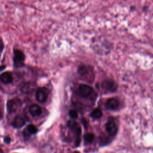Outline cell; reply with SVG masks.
<instances>
[{"mask_svg": "<svg viewBox=\"0 0 153 153\" xmlns=\"http://www.w3.org/2000/svg\"><path fill=\"white\" fill-rule=\"evenodd\" d=\"M78 75L83 78H91L93 79L94 74L93 69H91L89 66L85 65H81L79 66L78 69Z\"/></svg>", "mask_w": 153, "mask_h": 153, "instance_id": "1", "label": "cell"}, {"mask_svg": "<svg viewBox=\"0 0 153 153\" xmlns=\"http://www.w3.org/2000/svg\"><path fill=\"white\" fill-rule=\"evenodd\" d=\"M13 61L14 66L17 68H20L23 66V62L25 60V54L22 51L16 49L14 51Z\"/></svg>", "mask_w": 153, "mask_h": 153, "instance_id": "2", "label": "cell"}, {"mask_svg": "<svg viewBox=\"0 0 153 153\" xmlns=\"http://www.w3.org/2000/svg\"><path fill=\"white\" fill-rule=\"evenodd\" d=\"M78 93L83 97H89L93 93L94 90L91 87L87 84H80L78 87Z\"/></svg>", "mask_w": 153, "mask_h": 153, "instance_id": "3", "label": "cell"}, {"mask_svg": "<svg viewBox=\"0 0 153 153\" xmlns=\"http://www.w3.org/2000/svg\"><path fill=\"white\" fill-rule=\"evenodd\" d=\"M102 87L103 89L110 91L114 92L118 88L117 82L112 79H106L102 82Z\"/></svg>", "mask_w": 153, "mask_h": 153, "instance_id": "4", "label": "cell"}, {"mask_svg": "<svg viewBox=\"0 0 153 153\" xmlns=\"http://www.w3.org/2000/svg\"><path fill=\"white\" fill-rule=\"evenodd\" d=\"M21 101L19 99L15 98L10 100L7 103V110L9 113H13L15 112L17 109L20 106Z\"/></svg>", "mask_w": 153, "mask_h": 153, "instance_id": "5", "label": "cell"}, {"mask_svg": "<svg viewBox=\"0 0 153 153\" xmlns=\"http://www.w3.org/2000/svg\"><path fill=\"white\" fill-rule=\"evenodd\" d=\"M105 128L108 134L112 137L115 136L118 131L117 126L112 120H109L108 121V122L106 123Z\"/></svg>", "mask_w": 153, "mask_h": 153, "instance_id": "6", "label": "cell"}, {"mask_svg": "<svg viewBox=\"0 0 153 153\" xmlns=\"http://www.w3.org/2000/svg\"><path fill=\"white\" fill-rule=\"evenodd\" d=\"M120 105L119 100L116 97H111L108 99L106 102V108L110 110L117 109Z\"/></svg>", "mask_w": 153, "mask_h": 153, "instance_id": "7", "label": "cell"}, {"mask_svg": "<svg viewBox=\"0 0 153 153\" xmlns=\"http://www.w3.org/2000/svg\"><path fill=\"white\" fill-rule=\"evenodd\" d=\"M35 97L37 101L39 103H44L47 99L48 94L45 89L39 88L36 93Z\"/></svg>", "mask_w": 153, "mask_h": 153, "instance_id": "8", "label": "cell"}, {"mask_svg": "<svg viewBox=\"0 0 153 153\" xmlns=\"http://www.w3.org/2000/svg\"><path fill=\"white\" fill-rule=\"evenodd\" d=\"M13 78L11 72H5L0 75V80L4 84H10L13 81Z\"/></svg>", "mask_w": 153, "mask_h": 153, "instance_id": "9", "label": "cell"}, {"mask_svg": "<svg viewBox=\"0 0 153 153\" xmlns=\"http://www.w3.org/2000/svg\"><path fill=\"white\" fill-rule=\"evenodd\" d=\"M29 112L30 113V114L32 116H33V117L38 116L42 112L41 108L39 105H38L36 104H32V105H31L29 106Z\"/></svg>", "mask_w": 153, "mask_h": 153, "instance_id": "10", "label": "cell"}, {"mask_svg": "<svg viewBox=\"0 0 153 153\" xmlns=\"http://www.w3.org/2000/svg\"><path fill=\"white\" fill-rule=\"evenodd\" d=\"M25 124V120L22 117L17 116L16 117L14 122H13V126L16 128H21L23 127Z\"/></svg>", "mask_w": 153, "mask_h": 153, "instance_id": "11", "label": "cell"}, {"mask_svg": "<svg viewBox=\"0 0 153 153\" xmlns=\"http://www.w3.org/2000/svg\"><path fill=\"white\" fill-rule=\"evenodd\" d=\"M76 133V139H75V146H78L81 142V128L79 126L75 130Z\"/></svg>", "mask_w": 153, "mask_h": 153, "instance_id": "12", "label": "cell"}, {"mask_svg": "<svg viewBox=\"0 0 153 153\" xmlns=\"http://www.w3.org/2000/svg\"><path fill=\"white\" fill-rule=\"evenodd\" d=\"M84 140L85 144L90 143L94 140V134L93 133H87L84 136Z\"/></svg>", "mask_w": 153, "mask_h": 153, "instance_id": "13", "label": "cell"}, {"mask_svg": "<svg viewBox=\"0 0 153 153\" xmlns=\"http://www.w3.org/2000/svg\"><path fill=\"white\" fill-rule=\"evenodd\" d=\"M90 115L93 118H99L100 117H102V112L100 109L98 108H96L91 112Z\"/></svg>", "mask_w": 153, "mask_h": 153, "instance_id": "14", "label": "cell"}, {"mask_svg": "<svg viewBox=\"0 0 153 153\" xmlns=\"http://www.w3.org/2000/svg\"><path fill=\"white\" fill-rule=\"evenodd\" d=\"M68 126L71 129L75 130V131L79 127L78 125V123L76 122H75V121H73V120H71L68 122Z\"/></svg>", "mask_w": 153, "mask_h": 153, "instance_id": "15", "label": "cell"}, {"mask_svg": "<svg viewBox=\"0 0 153 153\" xmlns=\"http://www.w3.org/2000/svg\"><path fill=\"white\" fill-rule=\"evenodd\" d=\"M27 129L29 131V132L30 134H35L37 132V128L36 127L33 125V124H30L27 127Z\"/></svg>", "mask_w": 153, "mask_h": 153, "instance_id": "16", "label": "cell"}, {"mask_svg": "<svg viewBox=\"0 0 153 153\" xmlns=\"http://www.w3.org/2000/svg\"><path fill=\"white\" fill-rule=\"evenodd\" d=\"M69 115L70 116V117L72 118V119H76L77 117H78V113L76 112V111L74 110V109H72L69 111Z\"/></svg>", "mask_w": 153, "mask_h": 153, "instance_id": "17", "label": "cell"}, {"mask_svg": "<svg viewBox=\"0 0 153 153\" xmlns=\"http://www.w3.org/2000/svg\"><path fill=\"white\" fill-rule=\"evenodd\" d=\"M23 133L24 137H25V139L26 140V139H28L29 138L30 135V133L29 132V131L27 130V128H26L24 130Z\"/></svg>", "mask_w": 153, "mask_h": 153, "instance_id": "18", "label": "cell"}, {"mask_svg": "<svg viewBox=\"0 0 153 153\" xmlns=\"http://www.w3.org/2000/svg\"><path fill=\"white\" fill-rule=\"evenodd\" d=\"M11 141V139L9 136H6L4 138V142L6 143H9Z\"/></svg>", "mask_w": 153, "mask_h": 153, "instance_id": "19", "label": "cell"}, {"mask_svg": "<svg viewBox=\"0 0 153 153\" xmlns=\"http://www.w3.org/2000/svg\"><path fill=\"white\" fill-rule=\"evenodd\" d=\"M3 115H2V111L0 109V120L2 119Z\"/></svg>", "mask_w": 153, "mask_h": 153, "instance_id": "20", "label": "cell"}, {"mask_svg": "<svg viewBox=\"0 0 153 153\" xmlns=\"http://www.w3.org/2000/svg\"><path fill=\"white\" fill-rule=\"evenodd\" d=\"M2 48V42L0 41V50H1Z\"/></svg>", "mask_w": 153, "mask_h": 153, "instance_id": "21", "label": "cell"}, {"mask_svg": "<svg viewBox=\"0 0 153 153\" xmlns=\"http://www.w3.org/2000/svg\"><path fill=\"white\" fill-rule=\"evenodd\" d=\"M73 153H80L79 152H78V151H75V152H73Z\"/></svg>", "mask_w": 153, "mask_h": 153, "instance_id": "22", "label": "cell"}, {"mask_svg": "<svg viewBox=\"0 0 153 153\" xmlns=\"http://www.w3.org/2000/svg\"><path fill=\"white\" fill-rule=\"evenodd\" d=\"M0 153H3V152H2V151L1 149H0Z\"/></svg>", "mask_w": 153, "mask_h": 153, "instance_id": "23", "label": "cell"}]
</instances>
